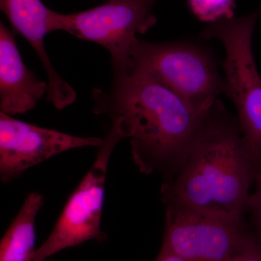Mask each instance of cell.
<instances>
[{
  "label": "cell",
  "instance_id": "obj_1",
  "mask_svg": "<svg viewBox=\"0 0 261 261\" xmlns=\"http://www.w3.org/2000/svg\"><path fill=\"white\" fill-rule=\"evenodd\" d=\"M108 90L94 89V113L107 116L123 139H130L136 166L174 178L186 160L207 111L196 109L148 75L128 68L113 69Z\"/></svg>",
  "mask_w": 261,
  "mask_h": 261
},
{
  "label": "cell",
  "instance_id": "obj_2",
  "mask_svg": "<svg viewBox=\"0 0 261 261\" xmlns=\"http://www.w3.org/2000/svg\"><path fill=\"white\" fill-rule=\"evenodd\" d=\"M256 168L238 116L216 99L179 171L162 184L161 200L244 221Z\"/></svg>",
  "mask_w": 261,
  "mask_h": 261
},
{
  "label": "cell",
  "instance_id": "obj_3",
  "mask_svg": "<svg viewBox=\"0 0 261 261\" xmlns=\"http://www.w3.org/2000/svg\"><path fill=\"white\" fill-rule=\"evenodd\" d=\"M200 37L163 42L137 38L126 68L145 73L183 98L196 109H210L226 93L224 75L216 53Z\"/></svg>",
  "mask_w": 261,
  "mask_h": 261
},
{
  "label": "cell",
  "instance_id": "obj_4",
  "mask_svg": "<svg viewBox=\"0 0 261 261\" xmlns=\"http://www.w3.org/2000/svg\"><path fill=\"white\" fill-rule=\"evenodd\" d=\"M258 11L247 16L223 20L206 27L200 37L222 43L226 58L221 62L226 96L234 104L244 140L257 166L261 159V76L252 40Z\"/></svg>",
  "mask_w": 261,
  "mask_h": 261
},
{
  "label": "cell",
  "instance_id": "obj_5",
  "mask_svg": "<svg viewBox=\"0 0 261 261\" xmlns=\"http://www.w3.org/2000/svg\"><path fill=\"white\" fill-rule=\"evenodd\" d=\"M154 3V0H108L73 14L51 10L49 29L100 44L111 53L113 68H123L128 64L137 34H145L157 23L152 13Z\"/></svg>",
  "mask_w": 261,
  "mask_h": 261
},
{
  "label": "cell",
  "instance_id": "obj_6",
  "mask_svg": "<svg viewBox=\"0 0 261 261\" xmlns=\"http://www.w3.org/2000/svg\"><path fill=\"white\" fill-rule=\"evenodd\" d=\"M123 139L111 126L93 165L70 196L50 235L36 250L32 261H44L57 252L89 240L103 243L106 240L101 228L106 175L113 149Z\"/></svg>",
  "mask_w": 261,
  "mask_h": 261
},
{
  "label": "cell",
  "instance_id": "obj_7",
  "mask_svg": "<svg viewBox=\"0 0 261 261\" xmlns=\"http://www.w3.org/2000/svg\"><path fill=\"white\" fill-rule=\"evenodd\" d=\"M163 246L185 261H228L251 228L246 220L166 205Z\"/></svg>",
  "mask_w": 261,
  "mask_h": 261
},
{
  "label": "cell",
  "instance_id": "obj_8",
  "mask_svg": "<svg viewBox=\"0 0 261 261\" xmlns=\"http://www.w3.org/2000/svg\"><path fill=\"white\" fill-rule=\"evenodd\" d=\"M104 139L81 137L30 124L0 112V179L9 183L27 170L70 149L98 147Z\"/></svg>",
  "mask_w": 261,
  "mask_h": 261
},
{
  "label": "cell",
  "instance_id": "obj_9",
  "mask_svg": "<svg viewBox=\"0 0 261 261\" xmlns=\"http://www.w3.org/2000/svg\"><path fill=\"white\" fill-rule=\"evenodd\" d=\"M48 84L25 66L14 34L0 23V112L14 116L34 109L47 95Z\"/></svg>",
  "mask_w": 261,
  "mask_h": 261
},
{
  "label": "cell",
  "instance_id": "obj_10",
  "mask_svg": "<svg viewBox=\"0 0 261 261\" xmlns=\"http://www.w3.org/2000/svg\"><path fill=\"white\" fill-rule=\"evenodd\" d=\"M44 197L32 192L0 243V261H32L35 252V222Z\"/></svg>",
  "mask_w": 261,
  "mask_h": 261
},
{
  "label": "cell",
  "instance_id": "obj_11",
  "mask_svg": "<svg viewBox=\"0 0 261 261\" xmlns=\"http://www.w3.org/2000/svg\"><path fill=\"white\" fill-rule=\"evenodd\" d=\"M193 14L201 21L216 23L233 18L234 0H187Z\"/></svg>",
  "mask_w": 261,
  "mask_h": 261
},
{
  "label": "cell",
  "instance_id": "obj_12",
  "mask_svg": "<svg viewBox=\"0 0 261 261\" xmlns=\"http://www.w3.org/2000/svg\"><path fill=\"white\" fill-rule=\"evenodd\" d=\"M255 192L249 196L247 213L250 214L248 223L254 232L261 237V159L255 172Z\"/></svg>",
  "mask_w": 261,
  "mask_h": 261
},
{
  "label": "cell",
  "instance_id": "obj_13",
  "mask_svg": "<svg viewBox=\"0 0 261 261\" xmlns=\"http://www.w3.org/2000/svg\"><path fill=\"white\" fill-rule=\"evenodd\" d=\"M228 261H261V237L251 228L243 244Z\"/></svg>",
  "mask_w": 261,
  "mask_h": 261
},
{
  "label": "cell",
  "instance_id": "obj_14",
  "mask_svg": "<svg viewBox=\"0 0 261 261\" xmlns=\"http://www.w3.org/2000/svg\"><path fill=\"white\" fill-rule=\"evenodd\" d=\"M154 261H185L181 257L178 256L176 253L170 250L167 247L163 246L161 247L157 258Z\"/></svg>",
  "mask_w": 261,
  "mask_h": 261
}]
</instances>
